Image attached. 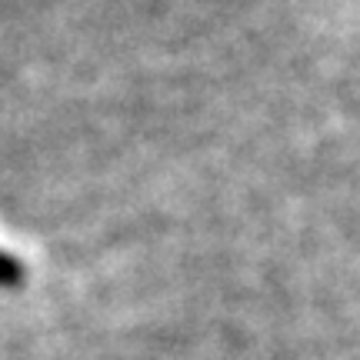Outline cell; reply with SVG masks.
Here are the masks:
<instances>
[{
    "label": "cell",
    "mask_w": 360,
    "mask_h": 360,
    "mask_svg": "<svg viewBox=\"0 0 360 360\" xmlns=\"http://www.w3.org/2000/svg\"><path fill=\"white\" fill-rule=\"evenodd\" d=\"M17 283H24V264L13 254L0 250V287H17Z\"/></svg>",
    "instance_id": "obj_1"
}]
</instances>
